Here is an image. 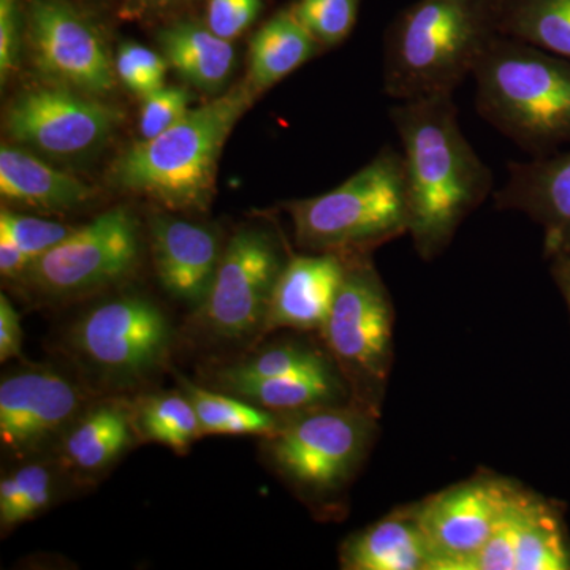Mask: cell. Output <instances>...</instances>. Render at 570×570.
<instances>
[{"instance_id":"obj_8","label":"cell","mask_w":570,"mask_h":570,"mask_svg":"<svg viewBox=\"0 0 570 570\" xmlns=\"http://www.w3.org/2000/svg\"><path fill=\"white\" fill-rule=\"evenodd\" d=\"M67 341L94 376L111 387L130 389L163 370L174 328L153 299L122 295L86 311Z\"/></svg>"},{"instance_id":"obj_33","label":"cell","mask_w":570,"mask_h":570,"mask_svg":"<svg viewBox=\"0 0 570 570\" xmlns=\"http://www.w3.org/2000/svg\"><path fill=\"white\" fill-rule=\"evenodd\" d=\"M264 7V0H208L206 26L216 36L234 40L242 36Z\"/></svg>"},{"instance_id":"obj_34","label":"cell","mask_w":570,"mask_h":570,"mask_svg":"<svg viewBox=\"0 0 570 570\" xmlns=\"http://www.w3.org/2000/svg\"><path fill=\"white\" fill-rule=\"evenodd\" d=\"M21 52V17L18 0H0V80L6 82Z\"/></svg>"},{"instance_id":"obj_23","label":"cell","mask_w":570,"mask_h":570,"mask_svg":"<svg viewBox=\"0 0 570 570\" xmlns=\"http://www.w3.org/2000/svg\"><path fill=\"white\" fill-rule=\"evenodd\" d=\"M219 387L225 393L243 397L255 406L268 409L281 415L346 404L343 403L344 397L351 400L346 381L336 366L295 374V376L219 381Z\"/></svg>"},{"instance_id":"obj_13","label":"cell","mask_w":570,"mask_h":570,"mask_svg":"<svg viewBox=\"0 0 570 570\" xmlns=\"http://www.w3.org/2000/svg\"><path fill=\"white\" fill-rule=\"evenodd\" d=\"M122 121V112L89 94L62 85L21 94L7 112L14 141L58 157L80 156L102 145Z\"/></svg>"},{"instance_id":"obj_25","label":"cell","mask_w":570,"mask_h":570,"mask_svg":"<svg viewBox=\"0 0 570 570\" xmlns=\"http://www.w3.org/2000/svg\"><path fill=\"white\" fill-rule=\"evenodd\" d=\"M499 36L570 61V0H494Z\"/></svg>"},{"instance_id":"obj_29","label":"cell","mask_w":570,"mask_h":570,"mask_svg":"<svg viewBox=\"0 0 570 570\" xmlns=\"http://www.w3.org/2000/svg\"><path fill=\"white\" fill-rule=\"evenodd\" d=\"M336 366L328 352L311 344H276L265 351L243 360L238 365L225 367L217 374V381H254V379H275L295 376L309 371Z\"/></svg>"},{"instance_id":"obj_5","label":"cell","mask_w":570,"mask_h":570,"mask_svg":"<svg viewBox=\"0 0 570 570\" xmlns=\"http://www.w3.org/2000/svg\"><path fill=\"white\" fill-rule=\"evenodd\" d=\"M298 246L311 253L371 254L409 234L403 154L384 146L341 186L285 205Z\"/></svg>"},{"instance_id":"obj_24","label":"cell","mask_w":570,"mask_h":570,"mask_svg":"<svg viewBox=\"0 0 570 570\" xmlns=\"http://www.w3.org/2000/svg\"><path fill=\"white\" fill-rule=\"evenodd\" d=\"M321 48L294 9L279 11L250 40L247 82L258 96L311 61Z\"/></svg>"},{"instance_id":"obj_9","label":"cell","mask_w":570,"mask_h":570,"mask_svg":"<svg viewBox=\"0 0 570 570\" xmlns=\"http://www.w3.org/2000/svg\"><path fill=\"white\" fill-rule=\"evenodd\" d=\"M283 247L265 228H243L224 247L212 291L197 309V322L223 341L264 335L273 292L283 272Z\"/></svg>"},{"instance_id":"obj_32","label":"cell","mask_w":570,"mask_h":570,"mask_svg":"<svg viewBox=\"0 0 570 570\" xmlns=\"http://www.w3.org/2000/svg\"><path fill=\"white\" fill-rule=\"evenodd\" d=\"M190 97L183 88L163 86L142 99L140 134L142 140H151L181 121L189 111Z\"/></svg>"},{"instance_id":"obj_26","label":"cell","mask_w":570,"mask_h":570,"mask_svg":"<svg viewBox=\"0 0 570 570\" xmlns=\"http://www.w3.org/2000/svg\"><path fill=\"white\" fill-rule=\"evenodd\" d=\"M178 390L189 397L200 420L202 433L230 434V436H262L275 434L284 417L277 412L255 406L230 393H216L195 385L183 374L176 373Z\"/></svg>"},{"instance_id":"obj_38","label":"cell","mask_w":570,"mask_h":570,"mask_svg":"<svg viewBox=\"0 0 570 570\" xmlns=\"http://www.w3.org/2000/svg\"><path fill=\"white\" fill-rule=\"evenodd\" d=\"M122 48L132 56L134 61L137 62L141 69L151 73L153 77L165 81V73H167L168 66L167 59L149 50V48L141 47V45L124 43Z\"/></svg>"},{"instance_id":"obj_27","label":"cell","mask_w":570,"mask_h":570,"mask_svg":"<svg viewBox=\"0 0 570 570\" xmlns=\"http://www.w3.org/2000/svg\"><path fill=\"white\" fill-rule=\"evenodd\" d=\"M29 459L0 480V527L3 531L36 519L58 501L62 490L61 461Z\"/></svg>"},{"instance_id":"obj_11","label":"cell","mask_w":570,"mask_h":570,"mask_svg":"<svg viewBox=\"0 0 570 570\" xmlns=\"http://www.w3.org/2000/svg\"><path fill=\"white\" fill-rule=\"evenodd\" d=\"M523 491L512 480L474 475L420 502L431 570H469Z\"/></svg>"},{"instance_id":"obj_28","label":"cell","mask_w":570,"mask_h":570,"mask_svg":"<svg viewBox=\"0 0 570 570\" xmlns=\"http://www.w3.org/2000/svg\"><path fill=\"white\" fill-rule=\"evenodd\" d=\"M134 423L138 436L176 452H186L193 442L204 438L197 412L181 390L142 397L135 409Z\"/></svg>"},{"instance_id":"obj_10","label":"cell","mask_w":570,"mask_h":570,"mask_svg":"<svg viewBox=\"0 0 570 570\" xmlns=\"http://www.w3.org/2000/svg\"><path fill=\"white\" fill-rule=\"evenodd\" d=\"M140 255L137 219L126 208L100 214L37 258L22 276L33 291L66 298L99 291L132 272Z\"/></svg>"},{"instance_id":"obj_6","label":"cell","mask_w":570,"mask_h":570,"mask_svg":"<svg viewBox=\"0 0 570 570\" xmlns=\"http://www.w3.org/2000/svg\"><path fill=\"white\" fill-rule=\"evenodd\" d=\"M395 309L371 254L347 257L346 275L324 328L326 352L351 403L379 417L393 360Z\"/></svg>"},{"instance_id":"obj_15","label":"cell","mask_w":570,"mask_h":570,"mask_svg":"<svg viewBox=\"0 0 570 570\" xmlns=\"http://www.w3.org/2000/svg\"><path fill=\"white\" fill-rule=\"evenodd\" d=\"M469 570H570V535L557 502L524 489Z\"/></svg>"},{"instance_id":"obj_17","label":"cell","mask_w":570,"mask_h":570,"mask_svg":"<svg viewBox=\"0 0 570 570\" xmlns=\"http://www.w3.org/2000/svg\"><path fill=\"white\" fill-rule=\"evenodd\" d=\"M151 249L156 275L167 294L197 309L204 305L224 253L212 228L156 214Z\"/></svg>"},{"instance_id":"obj_21","label":"cell","mask_w":570,"mask_h":570,"mask_svg":"<svg viewBox=\"0 0 570 570\" xmlns=\"http://www.w3.org/2000/svg\"><path fill=\"white\" fill-rule=\"evenodd\" d=\"M0 194L13 204L41 212H69L88 202L94 193L80 179L56 170L31 153L2 145Z\"/></svg>"},{"instance_id":"obj_39","label":"cell","mask_w":570,"mask_h":570,"mask_svg":"<svg viewBox=\"0 0 570 570\" xmlns=\"http://www.w3.org/2000/svg\"><path fill=\"white\" fill-rule=\"evenodd\" d=\"M551 276L554 284L560 288L562 299L568 306L570 316V258H560V261L550 262Z\"/></svg>"},{"instance_id":"obj_1","label":"cell","mask_w":570,"mask_h":570,"mask_svg":"<svg viewBox=\"0 0 570 570\" xmlns=\"http://www.w3.org/2000/svg\"><path fill=\"white\" fill-rule=\"evenodd\" d=\"M403 148L409 235L423 261L439 257L493 193V174L464 137L453 94L390 108Z\"/></svg>"},{"instance_id":"obj_20","label":"cell","mask_w":570,"mask_h":570,"mask_svg":"<svg viewBox=\"0 0 570 570\" xmlns=\"http://www.w3.org/2000/svg\"><path fill=\"white\" fill-rule=\"evenodd\" d=\"M340 562L347 570H431L419 505L389 513L352 534L341 546Z\"/></svg>"},{"instance_id":"obj_19","label":"cell","mask_w":570,"mask_h":570,"mask_svg":"<svg viewBox=\"0 0 570 570\" xmlns=\"http://www.w3.org/2000/svg\"><path fill=\"white\" fill-rule=\"evenodd\" d=\"M134 409L121 401L88 404L58 442V460L67 472L89 478L102 474L132 445Z\"/></svg>"},{"instance_id":"obj_7","label":"cell","mask_w":570,"mask_h":570,"mask_svg":"<svg viewBox=\"0 0 570 570\" xmlns=\"http://www.w3.org/2000/svg\"><path fill=\"white\" fill-rule=\"evenodd\" d=\"M377 417L355 404L296 412L266 438L273 466L303 498L326 504L351 485L376 438Z\"/></svg>"},{"instance_id":"obj_36","label":"cell","mask_w":570,"mask_h":570,"mask_svg":"<svg viewBox=\"0 0 570 570\" xmlns=\"http://www.w3.org/2000/svg\"><path fill=\"white\" fill-rule=\"evenodd\" d=\"M21 318L6 295H0V362L6 363L21 354Z\"/></svg>"},{"instance_id":"obj_4","label":"cell","mask_w":570,"mask_h":570,"mask_svg":"<svg viewBox=\"0 0 570 570\" xmlns=\"http://www.w3.org/2000/svg\"><path fill=\"white\" fill-rule=\"evenodd\" d=\"M255 97L249 82H243L187 111L170 129L130 146L112 165V179L167 208L205 212L212 204L225 141Z\"/></svg>"},{"instance_id":"obj_14","label":"cell","mask_w":570,"mask_h":570,"mask_svg":"<svg viewBox=\"0 0 570 570\" xmlns=\"http://www.w3.org/2000/svg\"><path fill=\"white\" fill-rule=\"evenodd\" d=\"M29 39L37 69L77 91L107 94L115 88V67L99 31L63 0H32Z\"/></svg>"},{"instance_id":"obj_2","label":"cell","mask_w":570,"mask_h":570,"mask_svg":"<svg viewBox=\"0 0 570 570\" xmlns=\"http://www.w3.org/2000/svg\"><path fill=\"white\" fill-rule=\"evenodd\" d=\"M475 110L530 159L570 148V61L497 36L472 71Z\"/></svg>"},{"instance_id":"obj_12","label":"cell","mask_w":570,"mask_h":570,"mask_svg":"<svg viewBox=\"0 0 570 570\" xmlns=\"http://www.w3.org/2000/svg\"><path fill=\"white\" fill-rule=\"evenodd\" d=\"M88 407L85 390L51 366H24L0 381V442L18 460L56 448Z\"/></svg>"},{"instance_id":"obj_22","label":"cell","mask_w":570,"mask_h":570,"mask_svg":"<svg viewBox=\"0 0 570 570\" xmlns=\"http://www.w3.org/2000/svg\"><path fill=\"white\" fill-rule=\"evenodd\" d=\"M165 59L190 85L206 94L223 91L234 73L236 51L230 40L208 26L176 22L157 36Z\"/></svg>"},{"instance_id":"obj_30","label":"cell","mask_w":570,"mask_h":570,"mask_svg":"<svg viewBox=\"0 0 570 570\" xmlns=\"http://www.w3.org/2000/svg\"><path fill=\"white\" fill-rule=\"evenodd\" d=\"M360 0H298L294 9L298 20L313 33L321 47H336L354 29Z\"/></svg>"},{"instance_id":"obj_40","label":"cell","mask_w":570,"mask_h":570,"mask_svg":"<svg viewBox=\"0 0 570 570\" xmlns=\"http://www.w3.org/2000/svg\"><path fill=\"white\" fill-rule=\"evenodd\" d=\"M148 2H154V3H171V2H176V0H148Z\"/></svg>"},{"instance_id":"obj_18","label":"cell","mask_w":570,"mask_h":570,"mask_svg":"<svg viewBox=\"0 0 570 570\" xmlns=\"http://www.w3.org/2000/svg\"><path fill=\"white\" fill-rule=\"evenodd\" d=\"M347 257L332 253L292 255L285 262L264 328L318 332L335 305L346 275Z\"/></svg>"},{"instance_id":"obj_16","label":"cell","mask_w":570,"mask_h":570,"mask_svg":"<svg viewBox=\"0 0 570 570\" xmlns=\"http://www.w3.org/2000/svg\"><path fill=\"white\" fill-rule=\"evenodd\" d=\"M494 205L539 225L547 261L570 258V149L510 163L508 181L494 193Z\"/></svg>"},{"instance_id":"obj_37","label":"cell","mask_w":570,"mask_h":570,"mask_svg":"<svg viewBox=\"0 0 570 570\" xmlns=\"http://www.w3.org/2000/svg\"><path fill=\"white\" fill-rule=\"evenodd\" d=\"M32 258L21 249L9 235L0 232V273L6 277L24 276Z\"/></svg>"},{"instance_id":"obj_35","label":"cell","mask_w":570,"mask_h":570,"mask_svg":"<svg viewBox=\"0 0 570 570\" xmlns=\"http://www.w3.org/2000/svg\"><path fill=\"white\" fill-rule=\"evenodd\" d=\"M116 73L119 75L124 85L130 89V91L140 96L145 99L146 96L163 88L164 81L159 78L153 77L145 69H141L137 62L134 61L132 56L129 55L124 48H119L118 55H116L115 61Z\"/></svg>"},{"instance_id":"obj_31","label":"cell","mask_w":570,"mask_h":570,"mask_svg":"<svg viewBox=\"0 0 570 570\" xmlns=\"http://www.w3.org/2000/svg\"><path fill=\"white\" fill-rule=\"evenodd\" d=\"M75 228L61 223L26 216V214L2 209L0 232L10 236L33 262L47 254L52 247L73 234Z\"/></svg>"},{"instance_id":"obj_3","label":"cell","mask_w":570,"mask_h":570,"mask_svg":"<svg viewBox=\"0 0 570 570\" xmlns=\"http://www.w3.org/2000/svg\"><path fill=\"white\" fill-rule=\"evenodd\" d=\"M494 0H419L390 26L384 92L397 102L455 94L494 37Z\"/></svg>"}]
</instances>
